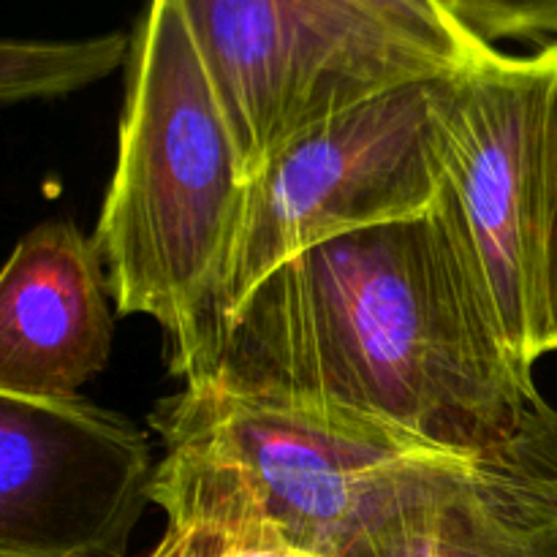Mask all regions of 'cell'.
<instances>
[{"instance_id": "52a82bcc", "label": "cell", "mask_w": 557, "mask_h": 557, "mask_svg": "<svg viewBox=\"0 0 557 557\" xmlns=\"http://www.w3.org/2000/svg\"><path fill=\"white\" fill-rule=\"evenodd\" d=\"M156 471L123 413L0 395V557H131Z\"/></svg>"}, {"instance_id": "2e32d148", "label": "cell", "mask_w": 557, "mask_h": 557, "mask_svg": "<svg viewBox=\"0 0 557 557\" xmlns=\"http://www.w3.org/2000/svg\"><path fill=\"white\" fill-rule=\"evenodd\" d=\"M232 549H234V547H232ZM232 549H228V553H223L221 557H228V555H232Z\"/></svg>"}, {"instance_id": "8992f818", "label": "cell", "mask_w": 557, "mask_h": 557, "mask_svg": "<svg viewBox=\"0 0 557 557\" xmlns=\"http://www.w3.org/2000/svg\"><path fill=\"white\" fill-rule=\"evenodd\" d=\"M557 69L539 54L487 58L435 79L438 199L449 210L506 346L528 370L547 357L539 283V145Z\"/></svg>"}, {"instance_id": "3957f363", "label": "cell", "mask_w": 557, "mask_h": 557, "mask_svg": "<svg viewBox=\"0 0 557 557\" xmlns=\"http://www.w3.org/2000/svg\"><path fill=\"white\" fill-rule=\"evenodd\" d=\"M150 428L163 444L152 504L169 528L221 533L237 549L341 557L392 511L476 462L212 381L163 397Z\"/></svg>"}, {"instance_id": "5bb4252c", "label": "cell", "mask_w": 557, "mask_h": 557, "mask_svg": "<svg viewBox=\"0 0 557 557\" xmlns=\"http://www.w3.org/2000/svg\"><path fill=\"white\" fill-rule=\"evenodd\" d=\"M234 544L226 536L212 531H177L166 528L161 542L145 557H221Z\"/></svg>"}, {"instance_id": "9c48e42d", "label": "cell", "mask_w": 557, "mask_h": 557, "mask_svg": "<svg viewBox=\"0 0 557 557\" xmlns=\"http://www.w3.org/2000/svg\"><path fill=\"white\" fill-rule=\"evenodd\" d=\"M341 557H557V422L392 511Z\"/></svg>"}, {"instance_id": "6da1fadb", "label": "cell", "mask_w": 557, "mask_h": 557, "mask_svg": "<svg viewBox=\"0 0 557 557\" xmlns=\"http://www.w3.org/2000/svg\"><path fill=\"white\" fill-rule=\"evenodd\" d=\"M190 381L473 460L557 422L506 346L441 199L277 267L218 326Z\"/></svg>"}, {"instance_id": "30bf717a", "label": "cell", "mask_w": 557, "mask_h": 557, "mask_svg": "<svg viewBox=\"0 0 557 557\" xmlns=\"http://www.w3.org/2000/svg\"><path fill=\"white\" fill-rule=\"evenodd\" d=\"M125 33L76 38V41H16L0 44V101L14 107L38 98H60L103 79L131 58Z\"/></svg>"}, {"instance_id": "7a4b0ae2", "label": "cell", "mask_w": 557, "mask_h": 557, "mask_svg": "<svg viewBox=\"0 0 557 557\" xmlns=\"http://www.w3.org/2000/svg\"><path fill=\"white\" fill-rule=\"evenodd\" d=\"M245 174L180 0H147L128 58L117 163L96 243L120 315H150L172 375L190 381L212 337Z\"/></svg>"}, {"instance_id": "277c9868", "label": "cell", "mask_w": 557, "mask_h": 557, "mask_svg": "<svg viewBox=\"0 0 557 557\" xmlns=\"http://www.w3.org/2000/svg\"><path fill=\"white\" fill-rule=\"evenodd\" d=\"M435 79L406 82L313 125L248 177L218 283L210 346L218 326L277 267L343 234L417 218L435 205Z\"/></svg>"}, {"instance_id": "ba28073f", "label": "cell", "mask_w": 557, "mask_h": 557, "mask_svg": "<svg viewBox=\"0 0 557 557\" xmlns=\"http://www.w3.org/2000/svg\"><path fill=\"white\" fill-rule=\"evenodd\" d=\"M112 305L101 253L74 223L27 232L0 275V395H79L112 357Z\"/></svg>"}, {"instance_id": "5b68a950", "label": "cell", "mask_w": 557, "mask_h": 557, "mask_svg": "<svg viewBox=\"0 0 557 557\" xmlns=\"http://www.w3.org/2000/svg\"><path fill=\"white\" fill-rule=\"evenodd\" d=\"M248 177L313 125L455 71L348 0H180Z\"/></svg>"}, {"instance_id": "7c38bea8", "label": "cell", "mask_w": 557, "mask_h": 557, "mask_svg": "<svg viewBox=\"0 0 557 557\" xmlns=\"http://www.w3.org/2000/svg\"><path fill=\"white\" fill-rule=\"evenodd\" d=\"M557 52V41H555ZM539 283H542L547 348L557 351V69L549 87L539 145Z\"/></svg>"}, {"instance_id": "9a60e30c", "label": "cell", "mask_w": 557, "mask_h": 557, "mask_svg": "<svg viewBox=\"0 0 557 557\" xmlns=\"http://www.w3.org/2000/svg\"><path fill=\"white\" fill-rule=\"evenodd\" d=\"M228 557H319V555L302 553V549H294V547H243V549L234 547Z\"/></svg>"}, {"instance_id": "4fadbf2b", "label": "cell", "mask_w": 557, "mask_h": 557, "mask_svg": "<svg viewBox=\"0 0 557 557\" xmlns=\"http://www.w3.org/2000/svg\"><path fill=\"white\" fill-rule=\"evenodd\" d=\"M471 36L495 41H547L557 36V0H438Z\"/></svg>"}, {"instance_id": "8fae6325", "label": "cell", "mask_w": 557, "mask_h": 557, "mask_svg": "<svg viewBox=\"0 0 557 557\" xmlns=\"http://www.w3.org/2000/svg\"><path fill=\"white\" fill-rule=\"evenodd\" d=\"M348 3L449 69H466L495 52V47H487L460 22L451 20L438 0H348Z\"/></svg>"}]
</instances>
